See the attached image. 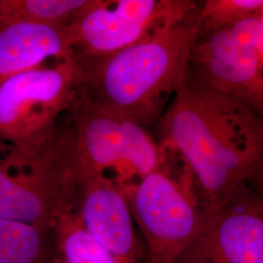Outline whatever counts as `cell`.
<instances>
[{
  "mask_svg": "<svg viewBox=\"0 0 263 263\" xmlns=\"http://www.w3.org/2000/svg\"><path fill=\"white\" fill-rule=\"evenodd\" d=\"M160 142L192 171L209 215L247 189L263 170V116L188 69L159 122Z\"/></svg>",
  "mask_w": 263,
  "mask_h": 263,
  "instance_id": "1",
  "label": "cell"
},
{
  "mask_svg": "<svg viewBox=\"0 0 263 263\" xmlns=\"http://www.w3.org/2000/svg\"><path fill=\"white\" fill-rule=\"evenodd\" d=\"M197 12L109 56L74 59L78 86L95 101L145 128L160 122L187 76Z\"/></svg>",
  "mask_w": 263,
  "mask_h": 263,
  "instance_id": "2",
  "label": "cell"
},
{
  "mask_svg": "<svg viewBox=\"0 0 263 263\" xmlns=\"http://www.w3.org/2000/svg\"><path fill=\"white\" fill-rule=\"evenodd\" d=\"M159 144L156 169L137 182L118 185L144 238L147 259L176 263L210 215L186 162L169 145Z\"/></svg>",
  "mask_w": 263,
  "mask_h": 263,
  "instance_id": "3",
  "label": "cell"
},
{
  "mask_svg": "<svg viewBox=\"0 0 263 263\" xmlns=\"http://www.w3.org/2000/svg\"><path fill=\"white\" fill-rule=\"evenodd\" d=\"M76 176L119 173L117 184L139 181L156 169L161 157L159 142L147 129L131 118L95 101L78 86L67 110Z\"/></svg>",
  "mask_w": 263,
  "mask_h": 263,
  "instance_id": "4",
  "label": "cell"
},
{
  "mask_svg": "<svg viewBox=\"0 0 263 263\" xmlns=\"http://www.w3.org/2000/svg\"><path fill=\"white\" fill-rule=\"evenodd\" d=\"M78 80L71 59L24 71L0 85V143L28 158L51 153L62 132L58 119L68 110Z\"/></svg>",
  "mask_w": 263,
  "mask_h": 263,
  "instance_id": "5",
  "label": "cell"
},
{
  "mask_svg": "<svg viewBox=\"0 0 263 263\" xmlns=\"http://www.w3.org/2000/svg\"><path fill=\"white\" fill-rule=\"evenodd\" d=\"M199 6L191 0H88L63 34L74 59L103 58L175 27Z\"/></svg>",
  "mask_w": 263,
  "mask_h": 263,
  "instance_id": "6",
  "label": "cell"
},
{
  "mask_svg": "<svg viewBox=\"0 0 263 263\" xmlns=\"http://www.w3.org/2000/svg\"><path fill=\"white\" fill-rule=\"evenodd\" d=\"M76 180L62 157L32 163L0 143V218L50 230L57 211L74 202Z\"/></svg>",
  "mask_w": 263,
  "mask_h": 263,
  "instance_id": "7",
  "label": "cell"
},
{
  "mask_svg": "<svg viewBox=\"0 0 263 263\" xmlns=\"http://www.w3.org/2000/svg\"><path fill=\"white\" fill-rule=\"evenodd\" d=\"M260 16L199 34L190 54V70L221 94L252 107L258 71Z\"/></svg>",
  "mask_w": 263,
  "mask_h": 263,
  "instance_id": "8",
  "label": "cell"
},
{
  "mask_svg": "<svg viewBox=\"0 0 263 263\" xmlns=\"http://www.w3.org/2000/svg\"><path fill=\"white\" fill-rule=\"evenodd\" d=\"M176 263H263V197L248 188L208 217Z\"/></svg>",
  "mask_w": 263,
  "mask_h": 263,
  "instance_id": "9",
  "label": "cell"
},
{
  "mask_svg": "<svg viewBox=\"0 0 263 263\" xmlns=\"http://www.w3.org/2000/svg\"><path fill=\"white\" fill-rule=\"evenodd\" d=\"M74 206L88 230L115 262L143 263L130 209L114 179L104 176L82 179Z\"/></svg>",
  "mask_w": 263,
  "mask_h": 263,
  "instance_id": "10",
  "label": "cell"
},
{
  "mask_svg": "<svg viewBox=\"0 0 263 263\" xmlns=\"http://www.w3.org/2000/svg\"><path fill=\"white\" fill-rule=\"evenodd\" d=\"M50 59H73L63 30L30 23L13 24L0 30V85Z\"/></svg>",
  "mask_w": 263,
  "mask_h": 263,
  "instance_id": "11",
  "label": "cell"
},
{
  "mask_svg": "<svg viewBox=\"0 0 263 263\" xmlns=\"http://www.w3.org/2000/svg\"><path fill=\"white\" fill-rule=\"evenodd\" d=\"M54 263H116L101 242L86 227L74 202L55 214L50 226Z\"/></svg>",
  "mask_w": 263,
  "mask_h": 263,
  "instance_id": "12",
  "label": "cell"
},
{
  "mask_svg": "<svg viewBox=\"0 0 263 263\" xmlns=\"http://www.w3.org/2000/svg\"><path fill=\"white\" fill-rule=\"evenodd\" d=\"M0 263H54L50 230L0 218Z\"/></svg>",
  "mask_w": 263,
  "mask_h": 263,
  "instance_id": "13",
  "label": "cell"
},
{
  "mask_svg": "<svg viewBox=\"0 0 263 263\" xmlns=\"http://www.w3.org/2000/svg\"><path fill=\"white\" fill-rule=\"evenodd\" d=\"M87 3L88 0H0V25L4 28L30 23L64 30Z\"/></svg>",
  "mask_w": 263,
  "mask_h": 263,
  "instance_id": "14",
  "label": "cell"
},
{
  "mask_svg": "<svg viewBox=\"0 0 263 263\" xmlns=\"http://www.w3.org/2000/svg\"><path fill=\"white\" fill-rule=\"evenodd\" d=\"M263 0H206L197 13L198 33L205 34L262 14Z\"/></svg>",
  "mask_w": 263,
  "mask_h": 263,
  "instance_id": "15",
  "label": "cell"
},
{
  "mask_svg": "<svg viewBox=\"0 0 263 263\" xmlns=\"http://www.w3.org/2000/svg\"><path fill=\"white\" fill-rule=\"evenodd\" d=\"M258 52V71L254 87L252 108L263 116V12L260 15V26L257 35Z\"/></svg>",
  "mask_w": 263,
  "mask_h": 263,
  "instance_id": "16",
  "label": "cell"
},
{
  "mask_svg": "<svg viewBox=\"0 0 263 263\" xmlns=\"http://www.w3.org/2000/svg\"><path fill=\"white\" fill-rule=\"evenodd\" d=\"M253 181L256 184L257 189H258V191H259L258 194L263 197V170Z\"/></svg>",
  "mask_w": 263,
  "mask_h": 263,
  "instance_id": "17",
  "label": "cell"
},
{
  "mask_svg": "<svg viewBox=\"0 0 263 263\" xmlns=\"http://www.w3.org/2000/svg\"><path fill=\"white\" fill-rule=\"evenodd\" d=\"M147 263H156V262H153V261H151V260H148V259H147Z\"/></svg>",
  "mask_w": 263,
  "mask_h": 263,
  "instance_id": "18",
  "label": "cell"
},
{
  "mask_svg": "<svg viewBox=\"0 0 263 263\" xmlns=\"http://www.w3.org/2000/svg\"><path fill=\"white\" fill-rule=\"evenodd\" d=\"M1 29H2V27H1V25H0V30H1Z\"/></svg>",
  "mask_w": 263,
  "mask_h": 263,
  "instance_id": "19",
  "label": "cell"
}]
</instances>
